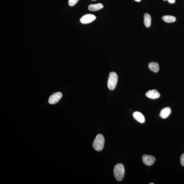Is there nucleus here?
<instances>
[{
	"label": "nucleus",
	"mask_w": 184,
	"mask_h": 184,
	"mask_svg": "<svg viewBox=\"0 0 184 184\" xmlns=\"http://www.w3.org/2000/svg\"><path fill=\"white\" fill-rule=\"evenodd\" d=\"M91 1H96V0H91Z\"/></svg>",
	"instance_id": "nucleus-19"
},
{
	"label": "nucleus",
	"mask_w": 184,
	"mask_h": 184,
	"mask_svg": "<svg viewBox=\"0 0 184 184\" xmlns=\"http://www.w3.org/2000/svg\"><path fill=\"white\" fill-rule=\"evenodd\" d=\"M118 80V76L116 73L115 72H111L109 76L108 86L110 90H113L116 86Z\"/></svg>",
	"instance_id": "nucleus-3"
},
{
	"label": "nucleus",
	"mask_w": 184,
	"mask_h": 184,
	"mask_svg": "<svg viewBox=\"0 0 184 184\" xmlns=\"http://www.w3.org/2000/svg\"><path fill=\"white\" fill-rule=\"evenodd\" d=\"M96 18V16L92 14H88L84 15L80 19L82 24H86L93 22Z\"/></svg>",
	"instance_id": "nucleus-5"
},
{
	"label": "nucleus",
	"mask_w": 184,
	"mask_h": 184,
	"mask_svg": "<svg viewBox=\"0 0 184 184\" xmlns=\"http://www.w3.org/2000/svg\"><path fill=\"white\" fill-rule=\"evenodd\" d=\"M105 143V139L101 134H99L96 137L93 143V147L96 151H101L103 148Z\"/></svg>",
	"instance_id": "nucleus-2"
},
{
	"label": "nucleus",
	"mask_w": 184,
	"mask_h": 184,
	"mask_svg": "<svg viewBox=\"0 0 184 184\" xmlns=\"http://www.w3.org/2000/svg\"><path fill=\"white\" fill-rule=\"evenodd\" d=\"M62 96V92H58L55 93L50 96L49 102L52 104H54L58 103Z\"/></svg>",
	"instance_id": "nucleus-4"
},
{
	"label": "nucleus",
	"mask_w": 184,
	"mask_h": 184,
	"mask_svg": "<svg viewBox=\"0 0 184 184\" xmlns=\"http://www.w3.org/2000/svg\"><path fill=\"white\" fill-rule=\"evenodd\" d=\"M164 1H167L171 3H175L176 0H163Z\"/></svg>",
	"instance_id": "nucleus-16"
},
{
	"label": "nucleus",
	"mask_w": 184,
	"mask_h": 184,
	"mask_svg": "<svg viewBox=\"0 0 184 184\" xmlns=\"http://www.w3.org/2000/svg\"><path fill=\"white\" fill-rule=\"evenodd\" d=\"M103 8V5L101 3L95 4H91L88 6V9L90 11H95L101 9Z\"/></svg>",
	"instance_id": "nucleus-10"
},
{
	"label": "nucleus",
	"mask_w": 184,
	"mask_h": 184,
	"mask_svg": "<svg viewBox=\"0 0 184 184\" xmlns=\"http://www.w3.org/2000/svg\"><path fill=\"white\" fill-rule=\"evenodd\" d=\"M79 1V0H69V5L71 7L74 6Z\"/></svg>",
	"instance_id": "nucleus-14"
},
{
	"label": "nucleus",
	"mask_w": 184,
	"mask_h": 184,
	"mask_svg": "<svg viewBox=\"0 0 184 184\" xmlns=\"http://www.w3.org/2000/svg\"><path fill=\"white\" fill-rule=\"evenodd\" d=\"M154 184V183H149V184Z\"/></svg>",
	"instance_id": "nucleus-18"
},
{
	"label": "nucleus",
	"mask_w": 184,
	"mask_h": 184,
	"mask_svg": "<svg viewBox=\"0 0 184 184\" xmlns=\"http://www.w3.org/2000/svg\"><path fill=\"white\" fill-rule=\"evenodd\" d=\"M146 96L150 99H155L160 97V94L158 91L155 89L149 90L146 92Z\"/></svg>",
	"instance_id": "nucleus-7"
},
{
	"label": "nucleus",
	"mask_w": 184,
	"mask_h": 184,
	"mask_svg": "<svg viewBox=\"0 0 184 184\" xmlns=\"http://www.w3.org/2000/svg\"><path fill=\"white\" fill-rule=\"evenodd\" d=\"M142 160L145 165L150 166L154 164L155 162V158L154 156L151 155H144L142 157Z\"/></svg>",
	"instance_id": "nucleus-6"
},
{
	"label": "nucleus",
	"mask_w": 184,
	"mask_h": 184,
	"mask_svg": "<svg viewBox=\"0 0 184 184\" xmlns=\"http://www.w3.org/2000/svg\"><path fill=\"white\" fill-rule=\"evenodd\" d=\"M134 118L138 122L143 123L145 121V118L143 114L139 112H135L133 114Z\"/></svg>",
	"instance_id": "nucleus-8"
},
{
	"label": "nucleus",
	"mask_w": 184,
	"mask_h": 184,
	"mask_svg": "<svg viewBox=\"0 0 184 184\" xmlns=\"http://www.w3.org/2000/svg\"><path fill=\"white\" fill-rule=\"evenodd\" d=\"M149 69L153 72L157 73L159 70V66L158 64L155 62H150L148 65Z\"/></svg>",
	"instance_id": "nucleus-11"
},
{
	"label": "nucleus",
	"mask_w": 184,
	"mask_h": 184,
	"mask_svg": "<svg viewBox=\"0 0 184 184\" xmlns=\"http://www.w3.org/2000/svg\"><path fill=\"white\" fill-rule=\"evenodd\" d=\"M171 110L170 108L167 107L163 109L160 112V116L162 118L165 119L167 118L171 113Z\"/></svg>",
	"instance_id": "nucleus-9"
},
{
	"label": "nucleus",
	"mask_w": 184,
	"mask_h": 184,
	"mask_svg": "<svg viewBox=\"0 0 184 184\" xmlns=\"http://www.w3.org/2000/svg\"><path fill=\"white\" fill-rule=\"evenodd\" d=\"M144 23L146 27H149L151 25V17L149 14L146 13L144 16Z\"/></svg>",
	"instance_id": "nucleus-12"
},
{
	"label": "nucleus",
	"mask_w": 184,
	"mask_h": 184,
	"mask_svg": "<svg viewBox=\"0 0 184 184\" xmlns=\"http://www.w3.org/2000/svg\"><path fill=\"white\" fill-rule=\"evenodd\" d=\"M134 1L137 2H140L141 0H134Z\"/></svg>",
	"instance_id": "nucleus-17"
},
{
	"label": "nucleus",
	"mask_w": 184,
	"mask_h": 184,
	"mask_svg": "<svg viewBox=\"0 0 184 184\" xmlns=\"http://www.w3.org/2000/svg\"><path fill=\"white\" fill-rule=\"evenodd\" d=\"M162 19L167 23H173L176 20V17L171 15H165L162 17Z\"/></svg>",
	"instance_id": "nucleus-13"
},
{
	"label": "nucleus",
	"mask_w": 184,
	"mask_h": 184,
	"mask_svg": "<svg viewBox=\"0 0 184 184\" xmlns=\"http://www.w3.org/2000/svg\"><path fill=\"white\" fill-rule=\"evenodd\" d=\"M114 174L116 179L121 181L124 178L125 174V169L124 165L118 163L115 166L114 169Z\"/></svg>",
	"instance_id": "nucleus-1"
},
{
	"label": "nucleus",
	"mask_w": 184,
	"mask_h": 184,
	"mask_svg": "<svg viewBox=\"0 0 184 184\" xmlns=\"http://www.w3.org/2000/svg\"><path fill=\"white\" fill-rule=\"evenodd\" d=\"M180 160L181 165L184 167V153L181 155Z\"/></svg>",
	"instance_id": "nucleus-15"
}]
</instances>
